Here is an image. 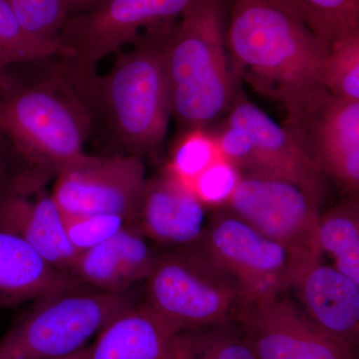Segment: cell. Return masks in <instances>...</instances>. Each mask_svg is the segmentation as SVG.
Masks as SVG:
<instances>
[{
	"instance_id": "obj_3",
	"label": "cell",
	"mask_w": 359,
	"mask_h": 359,
	"mask_svg": "<svg viewBox=\"0 0 359 359\" xmlns=\"http://www.w3.org/2000/svg\"><path fill=\"white\" fill-rule=\"evenodd\" d=\"M229 0H195L165 47L172 116L186 131L204 129L230 110L236 76L226 43Z\"/></svg>"
},
{
	"instance_id": "obj_14",
	"label": "cell",
	"mask_w": 359,
	"mask_h": 359,
	"mask_svg": "<svg viewBox=\"0 0 359 359\" xmlns=\"http://www.w3.org/2000/svg\"><path fill=\"white\" fill-rule=\"evenodd\" d=\"M49 181L27 170L0 195V231L20 238L47 263L69 273L78 252L68 240L62 212L45 190Z\"/></svg>"
},
{
	"instance_id": "obj_31",
	"label": "cell",
	"mask_w": 359,
	"mask_h": 359,
	"mask_svg": "<svg viewBox=\"0 0 359 359\" xmlns=\"http://www.w3.org/2000/svg\"><path fill=\"white\" fill-rule=\"evenodd\" d=\"M68 18L93 11L105 0H60Z\"/></svg>"
},
{
	"instance_id": "obj_20",
	"label": "cell",
	"mask_w": 359,
	"mask_h": 359,
	"mask_svg": "<svg viewBox=\"0 0 359 359\" xmlns=\"http://www.w3.org/2000/svg\"><path fill=\"white\" fill-rule=\"evenodd\" d=\"M173 359H259L237 323L181 332Z\"/></svg>"
},
{
	"instance_id": "obj_7",
	"label": "cell",
	"mask_w": 359,
	"mask_h": 359,
	"mask_svg": "<svg viewBox=\"0 0 359 359\" xmlns=\"http://www.w3.org/2000/svg\"><path fill=\"white\" fill-rule=\"evenodd\" d=\"M200 242L237 280L249 308L290 290L299 264L316 257L264 237L229 210L212 217Z\"/></svg>"
},
{
	"instance_id": "obj_5",
	"label": "cell",
	"mask_w": 359,
	"mask_h": 359,
	"mask_svg": "<svg viewBox=\"0 0 359 359\" xmlns=\"http://www.w3.org/2000/svg\"><path fill=\"white\" fill-rule=\"evenodd\" d=\"M143 302L177 334L236 323L249 308L233 276L201 242L160 252Z\"/></svg>"
},
{
	"instance_id": "obj_30",
	"label": "cell",
	"mask_w": 359,
	"mask_h": 359,
	"mask_svg": "<svg viewBox=\"0 0 359 359\" xmlns=\"http://www.w3.org/2000/svg\"><path fill=\"white\" fill-rule=\"evenodd\" d=\"M29 169L14 150L13 144L0 128V195Z\"/></svg>"
},
{
	"instance_id": "obj_4",
	"label": "cell",
	"mask_w": 359,
	"mask_h": 359,
	"mask_svg": "<svg viewBox=\"0 0 359 359\" xmlns=\"http://www.w3.org/2000/svg\"><path fill=\"white\" fill-rule=\"evenodd\" d=\"M175 23L142 35L118 51L107 74L97 81L99 120L102 119L122 154H159L172 117L165 47Z\"/></svg>"
},
{
	"instance_id": "obj_26",
	"label": "cell",
	"mask_w": 359,
	"mask_h": 359,
	"mask_svg": "<svg viewBox=\"0 0 359 359\" xmlns=\"http://www.w3.org/2000/svg\"><path fill=\"white\" fill-rule=\"evenodd\" d=\"M6 1L28 32L39 39L58 43L59 35L67 20L60 0Z\"/></svg>"
},
{
	"instance_id": "obj_29",
	"label": "cell",
	"mask_w": 359,
	"mask_h": 359,
	"mask_svg": "<svg viewBox=\"0 0 359 359\" xmlns=\"http://www.w3.org/2000/svg\"><path fill=\"white\" fill-rule=\"evenodd\" d=\"M240 180L237 168L222 157L199 175L192 190L203 203L224 204L235 192Z\"/></svg>"
},
{
	"instance_id": "obj_11",
	"label": "cell",
	"mask_w": 359,
	"mask_h": 359,
	"mask_svg": "<svg viewBox=\"0 0 359 359\" xmlns=\"http://www.w3.org/2000/svg\"><path fill=\"white\" fill-rule=\"evenodd\" d=\"M283 126L325 177L356 200L359 189V101L320 89L299 115Z\"/></svg>"
},
{
	"instance_id": "obj_28",
	"label": "cell",
	"mask_w": 359,
	"mask_h": 359,
	"mask_svg": "<svg viewBox=\"0 0 359 359\" xmlns=\"http://www.w3.org/2000/svg\"><path fill=\"white\" fill-rule=\"evenodd\" d=\"M147 238L132 224H127L112 238L131 287L146 280L157 257L158 252L149 245Z\"/></svg>"
},
{
	"instance_id": "obj_16",
	"label": "cell",
	"mask_w": 359,
	"mask_h": 359,
	"mask_svg": "<svg viewBox=\"0 0 359 359\" xmlns=\"http://www.w3.org/2000/svg\"><path fill=\"white\" fill-rule=\"evenodd\" d=\"M131 224L145 237L170 249L199 242L207 226L202 201L167 171L146 180Z\"/></svg>"
},
{
	"instance_id": "obj_9",
	"label": "cell",
	"mask_w": 359,
	"mask_h": 359,
	"mask_svg": "<svg viewBox=\"0 0 359 359\" xmlns=\"http://www.w3.org/2000/svg\"><path fill=\"white\" fill-rule=\"evenodd\" d=\"M51 194L63 217L118 215L131 224L146 183L143 159L86 152L56 174Z\"/></svg>"
},
{
	"instance_id": "obj_15",
	"label": "cell",
	"mask_w": 359,
	"mask_h": 359,
	"mask_svg": "<svg viewBox=\"0 0 359 359\" xmlns=\"http://www.w3.org/2000/svg\"><path fill=\"white\" fill-rule=\"evenodd\" d=\"M302 311L320 330L356 351L359 339V283L308 257L295 271L292 287Z\"/></svg>"
},
{
	"instance_id": "obj_19",
	"label": "cell",
	"mask_w": 359,
	"mask_h": 359,
	"mask_svg": "<svg viewBox=\"0 0 359 359\" xmlns=\"http://www.w3.org/2000/svg\"><path fill=\"white\" fill-rule=\"evenodd\" d=\"M321 252L334 257V268L359 283V217L353 198L321 216L318 226Z\"/></svg>"
},
{
	"instance_id": "obj_10",
	"label": "cell",
	"mask_w": 359,
	"mask_h": 359,
	"mask_svg": "<svg viewBox=\"0 0 359 359\" xmlns=\"http://www.w3.org/2000/svg\"><path fill=\"white\" fill-rule=\"evenodd\" d=\"M226 204L264 237L294 252L323 255L318 242L320 203L299 186L245 176Z\"/></svg>"
},
{
	"instance_id": "obj_23",
	"label": "cell",
	"mask_w": 359,
	"mask_h": 359,
	"mask_svg": "<svg viewBox=\"0 0 359 359\" xmlns=\"http://www.w3.org/2000/svg\"><path fill=\"white\" fill-rule=\"evenodd\" d=\"M69 275L97 292L125 294L131 287L112 238L78 252Z\"/></svg>"
},
{
	"instance_id": "obj_33",
	"label": "cell",
	"mask_w": 359,
	"mask_h": 359,
	"mask_svg": "<svg viewBox=\"0 0 359 359\" xmlns=\"http://www.w3.org/2000/svg\"><path fill=\"white\" fill-rule=\"evenodd\" d=\"M89 346L84 347V348L80 349L77 353L71 354V355L66 356L61 359H89Z\"/></svg>"
},
{
	"instance_id": "obj_17",
	"label": "cell",
	"mask_w": 359,
	"mask_h": 359,
	"mask_svg": "<svg viewBox=\"0 0 359 359\" xmlns=\"http://www.w3.org/2000/svg\"><path fill=\"white\" fill-rule=\"evenodd\" d=\"M81 289L90 287L47 263L20 238L0 231V309Z\"/></svg>"
},
{
	"instance_id": "obj_32",
	"label": "cell",
	"mask_w": 359,
	"mask_h": 359,
	"mask_svg": "<svg viewBox=\"0 0 359 359\" xmlns=\"http://www.w3.org/2000/svg\"><path fill=\"white\" fill-rule=\"evenodd\" d=\"M15 79L8 72V68L0 65V95L13 86Z\"/></svg>"
},
{
	"instance_id": "obj_6",
	"label": "cell",
	"mask_w": 359,
	"mask_h": 359,
	"mask_svg": "<svg viewBox=\"0 0 359 359\" xmlns=\"http://www.w3.org/2000/svg\"><path fill=\"white\" fill-rule=\"evenodd\" d=\"M0 339V359H61L89 346L135 302L129 292L65 290L40 297Z\"/></svg>"
},
{
	"instance_id": "obj_8",
	"label": "cell",
	"mask_w": 359,
	"mask_h": 359,
	"mask_svg": "<svg viewBox=\"0 0 359 359\" xmlns=\"http://www.w3.org/2000/svg\"><path fill=\"white\" fill-rule=\"evenodd\" d=\"M195 0H105L66 20L57 56L97 73L99 62L155 28L176 22Z\"/></svg>"
},
{
	"instance_id": "obj_22",
	"label": "cell",
	"mask_w": 359,
	"mask_h": 359,
	"mask_svg": "<svg viewBox=\"0 0 359 359\" xmlns=\"http://www.w3.org/2000/svg\"><path fill=\"white\" fill-rule=\"evenodd\" d=\"M59 51L60 45L28 32L6 0H0V65L39 62L57 56Z\"/></svg>"
},
{
	"instance_id": "obj_13",
	"label": "cell",
	"mask_w": 359,
	"mask_h": 359,
	"mask_svg": "<svg viewBox=\"0 0 359 359\" xmlns=\"http://www.w3.org/2000/svg\"><path fill=\"white\" fill-rule=\"evenodd\" d=\"M226 123L252 137L254 150L243 170L245 176L289 182L321 202L327 177L287 127L278 125L242 95L236 96Z\"/></svg>"
},
{
	"instance_id": "obj_18",
	"label": "cell",
	"mask_w": 359,
	"mask_h": 359,
	"mask_svg": "<svg viewBox=\"0 0 359 359\" xmlns=\"http://www.w3.org/2000/svg\"><path fill=\"white\" fill-rule=\"evenodd\" d=\"M178 334L145 304H134L99 332L89 359H173Z\"/></svg>"
},
{
	"instance_id": "obj_24",
	"label": "cell",
	"mask_w": 359,
	"mask_h": 359,
	"mask_svg": "<svg viewBox=\"0 0 359 359\" xmlns=\"http://www.w3.org/2000/svg\"><path fill=\"white\" fill-rule=\"evenodd\" d=\"M323 86L339 98L359 101V33L330 45L323 68Z\"/></svg>"
},
{
	"instance_id": "obj_2",
	"label": "cell",
	"mask_w": 359,
	"mask_h": 359,
	"mask_svg": "<svg viewBox=\"0 0 359 359\" xmlns=\"http://www.w3.org/2000/svg\"><path fill=\"white\" fill-rule=\"evenodd\" d=\"M58 57L39 79L15 80L0 95V128L26 166L50 180L85 153L99 121L98 73Z\"/></svg>"
},
{
	"instance_id": "obj_1",
	"label": "cell",
	"mask_w": 359,
	"mask_h": 359,
	"mask_svg": "<svg viewBox=\"0 0 359 359\" xmlns=\"http://www.w3.org/2000/svg\"><path fill=\"white\" fill-rule=\"evenodd\" d=\"M226 43L235 76L280 104L287 119L325 88L327 47L276 0H231Z\"/></svg>"
},
{
	"instance_id": "obj_27",
	"label": "cell",
	"mask_w": 359,
	"mask_h": 359,
	"mask_svg": "<svg viewBox=\"0 0 359 359\" xmlns=\"http://www.w3.org/2000/svg\"><path fill=\"white\" fill-rule=\"evenodd\" d=\"M130 224L118 215L96 214L65 217L68 240L78 252L107 242Z\"/></svg>"
},
{
	"instance_id": "obj_12",
	"label": "cell",
	"mask_w": 359,
	"mask_h": 359,
	"mask_svg": "<svg viewBox=\"0 0 359 359\" xmlns=\"http://www.w3.org/2000/svg\"><path fill=\"white\" fill-rule=\"evenodd\" d=\"M259 359H356L282 295L252 304L236 321Z\"/></svg>"
},
{
	"instance_id": "obj_21",
	"label": "cell",
	"mask_w": 359,
	"mask_h": 359,
	"mask_svg": "<svg viewBox=\"0 0 359 359\" xmlns=\"http://www.w3.org/2000/svg\"><path fill=\"white\" fill-rule=\"evenodd\" d=\"M304 20L330 48L348 35L359 33V0H276Z\"/></svg>"
},
{
	"instance_id": "obj_25",
	"label": "cell",
	"mask_w": 359,
	"mask_h": 359,
	"mask_svg": "<svg viewBox=\"0 0 359 359\" xmlns=\"http://www.w3.org/2000/svg\"><path fill=\"white\" fill-rule=\"evenodd\" d=\"M186 132L177 143L166 171L192 189L194 181L199 175L223 156L215 136L204 129Z\"/></svg>"
}]
</instances>
